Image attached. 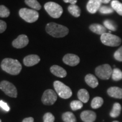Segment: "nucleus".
Instances as JSON below:
<instances>
[{
	"label": "nucleus",
	"instance_id": "nucleus-36",
	"mask_svg": "<svg viewBox=\"0 0 122 122\" xmlns=\"http://www.w3.org/2000/svg\"><path fill=\"white\" fill-rule=\"evenodd\" d=\"M33 121H34V119H33V118H32V117H29V118L24 119L23 120L22 122H33Z\"/></svg>",
	"mask_w": 122,
	"mask_h": 122
},
{
	"label": "nucleus",
	"instance_id": "nucleus-29",
	"mask_svg": "<svg viewBox=\"0 0 122 122\" xmlns=\"http://www.w3.org/2000/svg\"><path fill=\"white\" fill-rule=\"evenodd\" d=\"M10 10L5 6L0 5V17L7 18L10 15Z\"/></svg>",
	"mask_w": 122,
	"mask_h": 122
},
{
	"label": "nucleus",
	"instance_id": "nucleus-13",
	"mask_svg": "<svg viewBox=\"0 0 122 122\" xmlns=\"http://www.w3.org/2000/svg\"><path fill=\"white\" fill-rule=\"evenodd\" d=\"M40 61V58L37 55L31 54L24 57L23 59V63L25 66L31 67L35 65H37Z\"/></svg>",
	"mask_w": 122,
	"mask_h": 122
},
{
	"label": "nucleus",
	"instance_id": "nucleus-17",
	"mask_svg": "<svg viewBox=\"0 0 122 122\" xmlns=\"http://www.w3.org/2000/svg\"><path fill=\"white\" fill-rule=\"evenodd\" d=\"M107 93L110 97L113 98H122V89L119 87L112 86L109 88L107 89Z\"/></svg>",
	"mask_w": 122,
	"mask_h": 122
},
{
	"label": "nucleus",
	"instance_id": "nucleus-24",
	"mask_svg": "<svg viewBox=\"0 0 122 122\" xmlns=\"http://www.w3.org/2000/svg\"><path fill=\"white\" fill-rule=\"evenodd\" d=\"M103 103V100L100 97H96L93 99L91 102V106L93 109L100 108Z\"/></svg>",
	"mask_w": 122,
	"mask_h": 122
},
{
	"label": "nucleus",
	"instance_id": "nucleus-5",
	"mask_svg": "<svg viewBox=\"0 0 122 122\" xmlns=\"http://www.w3.org/2000/svg\"><path fill=\"white\" fill-rule=\"evenodd\" d=\"M101 41L103 44L109 46H118L122 43V39L115 35L110 33H103L101 36Z\"/></svg>",
	"mask_w": 122,
	"mask_h": 122
},
{
	"label": "nucleus",
	"instance_id": "nucleus-38",
	"mask_svg": "<svg viewBox=\"0 0 122 122\" xmlns=\"http://www.w3.org/2000/svg\"><path fill=\"white\" fill-rule=\"evenodd\" d=\"M118 122V121H114V122Z\"/></svg>",
	"mask_w": 122,
	"mask_h": 122
},
{
	"label": "nucleus",
	"instance_id": "nucleus-21",
	"mask_svg": "<svg viewBox=\"0 0 122 122\" xmlns=\"http://www.w3.org/2000/svg\"><path fill=\"white\" fill-rule=\"evenodd\" d=\"M122 110V106L120 103H115L112 107V110L111 111L110 115L112 118H117L119 116Z\"/></svg>",
	"mask_w": 122,
	"mask_h": 122
},
{
	"label": "nucleus",
	"instance_id": "nucleus-15",
	"mask_svg": "<svg viewBox=\"0 0 122 122\" xmlns=\"http://www.w3.org/2000/svg\"><path fill=\"white\" fill-rule=\"evenodd\" d=\"M50 71L53 75L59 77H65L67 75L66 71L57 65H54L50 67Z\"/></svg>",
	"mask_w": 122,
	"mask_h": 122
},
{
	"label": "nucleus",
	"instance_id": "nucleus-7",
	"mask_svg": "<svg viewBox=\"0 0 122 122\" xmlns=\"http://www.w3.org/2000/svg\"><path fill=\"white\" fill-rule=\"evenodd\" d=\"M95 72L99 78L102 80H108L112 76V70L108 64L99 66L95 70Z\"/></svg>",
	"mask_w": 122,
	"mask_h": 122
},
{
	"label": "nucleus",
	"instance_id": "nucleus-28",
	"mask_svg": "<svg viewBox=\"0 0 122 122\" xmlns=\"http://www.w3.org/2000/svg\"><path fill=\"white\" fill-rule=\"evenodd\" d=\"M83 106V102H81L80 101H73L70 103V106H71V109L74 111L81 109Z\"/></svg>",
	"mask_w": 122,
	"mask_h": 122
},
{
	"label": "nucleus",
	"instance_id": "nucleus-1",
	"mask_svg": "<svg viewBox=\"0 0 122 122\" xmlns=\"http://www.w3.org/2000/svg\"><path fill=\"white\" fill-rule=\"evenodd\" d=\"M1 68L4 71L13 75H16L21 71L22 67L20 62L16 59L5 58L1 65Z\"/></svg>",
	"mask_w": 122,
	"mask_h": 122
},
{
	"label": "nucleus",
	"instance_id": "nucleus-25",
	"mask_svg": "<svg viewBox=\"0 0 122 122\" xmlns=\"http://www.w3.org/2000/svg\"><path fill=\"white\" fill-rule=\"evenodd\" d=\"M62 119L65 122H76L74 114L71 112H65L62 115Z\"/></svg>",
	"mask_w": 122,
	"mask_h": 122
},
{
	"label": "nucleus",
	"instance_id": "nucleus-30",
	"mask_svg": "<svg viewBox=\"0 0 122 122\" xmlns=\"http://www.w3.org/2000/svg\"><path fill=\"white\" fill-rule=\"evenodd\" d=\"M99 11L103 14H111L114 12L113 9L111 7L106 6H101L99 9Z\"/></svg>",
	"mask_w": 122,
	"mask_h": 122
},
{
	"label": "nucleus",
	"instance_id": "nucleus-4",
	"mask_svg": "<svg viewBox=\"0 0 122 122\" xmlns=\"http://www.w3.org/2000/svg\"><path fill=\"white\" fill-rule=\"evenodd\" d=\"M54 87L59 96L63 99H68L72 96V92L68 86L59 81L54 82Z\"/></svg>",
	"mask_w": 122,
	"mask_h": 122
},
{
	"label": "nucleus",
	"instance_id": "nucleus-22",
	"mask_svg": "<svg viewBox=\"0 0 122 122\" xmlns=\"http://www.w3.org/2000/svg\"><path fill=\"white\" fill-rule=\"evenodd\" d=\"M111 5L113 10L119 15L122 16V3L120 2L118 0H113L111 2Z\"/></svg>",
	"mask_w": 122,
	"mask_h": 122
},
{
	"label": "nucleus",
	"instance_id": "nucleus-37",
	"mask_svg": "<svg viewBox=\"0 0 122 122\" xmlns=\"http://www.w3.org/2000/svg\"><path fill=\"white\" fill-rule=\"evenodd\" d=\"M110 1L111 0H100L101 3H103V4H108Z\"/></svg>",
	"mask_w": 122,
	"mask_h": 122
},
{
	"label": "nucleus",
	"instance_id": "nucleus-19",
	"mask_svg": "<svg viewBox=\"0 0 122 122\" xmlns=\"http://www.w3.org/2000/svg\"><path fill=\"white\" fill-rule=\"evenodd\" d=\"M77 97L79 100L83 103H86L89 100V93L85 89L79 90L77 93Z\"/></svg>",
	"mask_w": 122,
	"mask_h": 122
},
{
	"label": "nucleus",
	"instance_id": "nucleus-10",
	"mask_svg": "<svg viewBox=\"0 0 122 122\" xmlns=\"http://www.w3.org/2000/svg\"><path fill=\"white\" fill-rule=\"evenodd\" d=\"M29 42L28 38L26 35H20L12 42V45L15 48L21 49L26 46Z\"/></svg>",
	"mask_w": 122,
	"mask_h": 122
},
{
	"label": "nucleus",
	"instance_id": "nucleus-20",
	"mask_svg": "<svg viewBox=\"0 0 122 122\" xmlns=\"http://www.w3.org/2000/svg\"><path fill=\"white\" fill-rule=\"evenodd\" d=\"M68 10L69 13L75 17H79L81 14V10L80 7L76 5H70L68 7Z\"/></svg>",
	"mask_w": 122,
	"mask_h": 122
},
{
	"label": "nucleus",
	"instance_id": "nucleus-26",
	"mask_svg": "<svg viewBox=\"0 0 122 122\" xmlns=\"http://www.w3.org/2000/svg\"><path fill=\"white\" fill-rule=\"evenodd\" d=\"M103 25L106 29L112 30V31H115L117 29V24L114 21L111 20H105L103 22Z\"/></svg>",
	"mask_w": 122,
	"mask_h": 122
},
{
	"label": "nucleus",
	"instance_id": "nucleus-31",
	"mask_svg": "<svg viewBox=\"0 0 122 122\" xmlns=\"http://www.w3.org/2000/svg\"><path fill=\"white\" fill-rule=\"evenodd\" d=\"M114 57L119 62H122V46L115 51L114 54Z\"/></svg>",
	"mask_w": 122,
	"mask_h": 122
},
{
	"label": "nucleus",
	"instance_id": "nucleus-11",
	"mask_svg": "<svg viewBox=\"0 0 122 122\" xmlns=\"http://www.w3.org/2000/svg\"><path fill=\"white\" fill-rule=\"evenodd\" d=\"M63 62L70 66H75L80 62V58L75 54H67L63 58Z\"/></svg>",
	"mask_w": 122,
	"mask_h": 122
},
{
	"label": "nucleus",
	"instance_id": "nucleus-3",
	"mask_svg": "<svg viewBox=\"0 0 122 122\" xmlns=\"http://www.w3.org/2000/svg\"><path fill=\"white\" fill-rule=\"evenodd\" d=\"M44 8L48 14L53 18H59L63 13V9L59 4L54 2L46 3Z\"/></svg>",
	"mask_w": 122,
	"mask_h": 122
},
{
	"label": "nucleus",
	"instance_id": "nucleus-8",
	"mask_svg": "<svg viewBox=\"0 0 122 122\" xmlns=\"http://www.w3.org/2000/svg\"><path fill=\"white\" fill-rule=\"evenodd\" d=\"M0 89L9 97L16 98L17 97V90L13 84L7 81L4 80L0 83Z\"/></svg>",
	"mask_w": 122,
	"mask_h": 122
},
{
	"label": "nucleus",
	"instance_id": "nucleus-32",
	"mask_svg": "<svg viewBox=\"0 0 122 122\" xmlns=\"http://www.w3.org/2000/svg\"><path fill=\"white\" fill-rule=\"evenodd\" d=\"M44 122H54V117L52 114L50 112H47L44 116Z\"/></svg>",
	"mask_w": 122,
	"mask_h": 122
},
{
	"label": "nucleus",
	"instance_id": "nucleus-2",
	"mask_svg": "<svg viewBox=\"0 0 122 122\" xmlns=\"http://www.w3.org/2000/svg\"><path fill=\"white\" fill-rule=\"evenodd\" d=\"M46 32L54 37H63L68 35V28L64 25L56 23H49L46 25L45 28Z\"/></svg>",
	"mask_w": 122,
	"mask_h": 122
},
{
	"label": "nucleus",
	"instance_id": "nucleus-18",
	"mask_svg": "<svg viewBox=\"0 0 122 122\" xmlns=\"http://www.w3.org/2000/svg\"><path fill=\"white\" fill-rule=\"evenodd\" d=\"M85 81L86 83L91 88H96L98 85V81L96 76L92 74H88L85 77Z\"/></svg>",
	"mask_w": 122,
	"mask_h": 122
},
{
	"label": "nucleus",
	"instance_id": "nucleus-12",
	"mask_svg": "<svg viewBox=\"0 0 122 122\" xmlns=\"http://www.w3.org/2000/svg\"><path fill=\"white\" fill-rule=\"evenodd\" d=\"M101 4L100 0H89L86 5V9L89 13L95 14L99 10Z\"/></svg>",
	"mask_w": 122,
	"mask_h": 122
},
{
	"label": "nucleus",
	"instance_id": "nucleus-34",
	"mask_svg": "<svg viewBox=\"0 0 122 122\" xmlns=\"http://www.w3.org/2000/svg\"><path fill=\"white\" fill-rule=\"evenodd\" d=\"M0 107L6 111H9L10 110V107H9L8 105L6 103L4 102L3 101H0Z\"/></svg>",
	"mask_w": 122,
	"mask_h": 122
},
{
	"label": "nucleus",
	"instance_id": "nucleus-23",
	"mask_svg": "<svg viewBox=\"0 0 122 122\" xmlns=\"http://www.w3.org/2000/svg\"><path fill=\"white\" fill-rule=\"evenodd\" d=\"M25 3L33 10H39L41 9V6L37 0H25Z\"/></svg>",
	"mask_w": 122,
	"mask_h": 122
},
{
	"label": "nucleus",
	"instance_id": "nucleus-35",
	"mask_svg": "<svg viewBox=\"0 0 122 122\" xmlns=\"http://www.w3.org/2000/svg\"><path fill=\"white\" fill-rule=\"evenodd\" d=\"M63 1L65 3H70L71 5H76L77 0H63Z\"/></svg>",
	"mask_w": 122,
	"mask_h": 122
},
{
	"label": "nucleus",
	"instance_id": "nucleus-14",
	"mask_svg": "<svg viewBox=\"0 0 122 122\" xmlns=\"http://www.w3.org/2000/svg\"><path fill=\"white\" fill-rule=\"evenodd\" d=\"M80 117L84 122H93L96 120V114L92 111H84L81 114Z\"/></svg>",
	"mask_w": 122,
	"mask_h": 122
},
{
	"label": "nucleus",
	"instance_id": "nucleus-6",
	"mask_svg": "<svg viewBox=\"0 0 122 122\" xmlns=\"http://www.w3.org/2000/svg\"><path fill=\"white\" fill-rule=\"evenodd\" d=\"M19 15L23 19L28 23H33L39 19V13L35 10L22 8L19 10Z\"/></svg>",
	"mask_w": 122,
	"mask_h": 122
},
{
	"label": "nucleus",
	"instance_id": "nucleus-16",
	"mask_svg": "<svg viewBox=\"0 0 122 122\" xmlns=\"http://www.w3.org/2000/svg\"><path fill=\"white\" fill-rule=\"evenodd\" d=\"M89 29L97 35H103V33H107V30L104 25L100 24L94 23L91 24L89 26Z\"/></svg>",
	"mask_w": 122,
	"mask_h": 122
},
{
	"label": "nucleus",
	"instance_id": "nucleus-39",
	"mask_svg": "<svg viewBox=\"0 0 122 122\" xmlns=\"http://www.w3.org/2000/svg\"><path fill=\"white\" fill-rule=\"evenodd\" d=\"M0 122H1V119H0Z\"/></svg>",
	"mask_w": 122,
	"mask_h": 122
},
{
	"label": "nucleus",
	"instance_id": "nucleus-9",
	"mask_svg": "<svg viewBox=\"0 0 122 122\" xmlns=\"http://www.w3.org/2000/svg\"><path fill=\"white\" fill-rule=\"evenodd\" d=\"M57 96L56 92L51 89H47L42 96V102L45 105H51L57 101Z\"/></svg>",
	"mask_w": 122,
	"mask_h": 122
},
{
	"label": "nucleus",
	"instance_id": "nucleus-27",
	"mask_svg": "<svg viewBox=\"0 0 122 122\" xmlns=\"http://www.w3.org/2000/svg\"><path fill=\"white\" fill-rule=\"evenodd\" d=\"M112 79L114 81H119L122 79V71L118 68H115L112 70Z\"/></svg>",
	"mask_w": 122,
	"mask_h": 122
},
{
	"label": "nucleus",
	"instance_id": "nucleus-33",
	"mask_svg": "<svg viewBox=\"0 0 122 122\" xmlns=\"http://www.w3.org/2000/svg\"><path fill=\"white\" fill-rule=\"evenodd\" d=\"M7 28V24L4 21L0 20V33L5 31Z\"/></svg>",
	"mask_w": 122,
	"mask_h": 122
}]
</instances>
